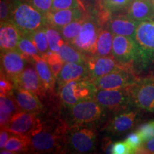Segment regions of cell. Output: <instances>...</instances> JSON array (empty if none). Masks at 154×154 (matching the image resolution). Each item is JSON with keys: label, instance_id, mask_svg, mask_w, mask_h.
Here are the masks:
<instances>
[{"label": "cell", "instance_id": "1", "mask_svg": "<svg viewBox=\"0 0 154 154\" xmlns=\"http://www.w3.org/2000/svg\"><path fill=\"white\" fill-rule=\"evenodd\" d=\"M10 22L22 35L29 36L47 25L46 15L22 0H12Z\"/></svg>", "mask_w": 154, "mask_h": 154}, {"label": "cell", "instance_id": "2", "mask_svg": "<svg viewBox=\"0 0 154 154\" xmlns=\"http://www.w3.org/2000/svg\"><path fill=\"white\" fill-rule=\"evenodd\" d=\"M29 138V150L34 153H48L60 149L63 141L62 129L58 131L38 121L27 135Z\"/></svg>", "mask_w": 154, "mask_h": 154}, {"label": "cell", "instance_id": "3", "mask_svg": "<svg viewBox=\"0 0 154 154\" xmlns=\"http://www.w3.org/2000/svg\"><path fill=\"white\" fill-rule=\"evenodd\" d=\"M134 41L136 61L143 67L154 66V19L140 22Z\"/></svg>", "mask_w": 154, "mask_h": 154}, {"label": "cell", "instance_id": "4", "mask_svg": "<svg viewBox=\"0 0 154 154\" xmlns=\"http://www.w3.org/2000/svg\"><path fill=\"white\" fill-rule=\"evenodd\" d=\"M59 91L63 104L70 108L82 100L94 99L97 88L90 79L84 78L66 83Z\"/></svg>", "mask_w": 154, "mask_h": 154}, {"label": "cell", "instance_id": "5", "mask_svg": "<svg viewBox=\"0 0 154 154\" xmlns=\"http://www.w3.org/2000/svg\"><path fill=\"white\" fill-rule=\"evenodd\" d=\"M69 109L73 127L92 124L105 115V109L94 99L82 100Z\"/></svg>", "mask_w": 154, "mask_h": 154}, {"label": "cell", "instance_id": "6", "mask_svg": "<svg viewBox=\"0 0 154 154\" xmlns=\"http://www.w3.org/2000/svg\"><path fill=\"white\" fill-rule=\"evenodd\" d=\"M99 25V22L94 18L86 17L79 35L69 44L87 57L95 56L98 36L101 30Z\"/></svg>", "mask_w": 154, "mask_h": 154}, {"label": "cell", "instance_id": "7", "mask_svg": "<svg viewBox=\"0 0 154 154\" xmlns=\"http://www.w3.org/2000/svg\"><path fill=\"white\" fill-rule=\"evenodd\" d=\"M94 99L105 109L116 113L127 110L133 105L131 87L120 89H97Z\"/></svg>", "mask_w": 154, "mask_h": 154}, {"label": "cell", "instance_id": "8", "mask_svg": "<svg viewBox=\"0 0 154 154\" xmlns=\"http://www.w3.org/2000/svg\"><path fill=\"white\" fill-rule=\"evenodd\" d=\"M131 94L134 106L154 113V75L139 79L131 86Z\"/></svg>", "mask_w": 154, "mask_h": 154}, {"label": "cell", "instance_id": "9", "mask_svg": "<svg viewBox=\"0 0 154 154\" xmlns=\"http://www.w3.org/2000/svg\"><path fill=\"white\" fill-rule=\"evenodd\" d=\"M138 79L132 69H122L91 80L97 89H120L131 87Z\"/></svg>", "mask_w": 154, "mask_h": 154}, {"label": "cell", "instance_id": "10", "mask_svg": "<svg viewBox=\"0 0 154 154\" xmlns=\"http://www.w3.org/2000/svg\"><path fill=\"white\" fill-rule=\"evenodd\" d=\"M68 142L76 153H90L95 149L96 133L92 128L84 126H74L69 133Z\"/></svg>", "mask_w": 154, "mask_h": 154}, {"label": "cell", "instance_id": "11", "mask_svg": "<svg viewBox=\"0 0 154 154\" xmlns=\"http://www.w3.org/2000/svg\"><path fill=\"white\" fill-rule=\"evenodd\" d=\"M86 65L88 69L89 79L93 80L99 78L115 70L122 69H132V65L123 64L116 60L113 56L99 57L92 56L88 57Z\"/></svg>", "mask_w": 154, "mask_h": 154}, {"label": "cell", "instance_id": "12", "mask_svg": "<svg viewBox=\"0 0 154 154\" xmlns=\"http://www.w3.org/2000/svg\"><path fill=\"white\" fill-rule=\"evenodd\" d=\"M112 56L125 65H133L136 61V48L134 39L130 36L114 35Z\"/></svg>", "mask_w": 154, "mask_h": 154}, {"label": "cell", "instance_id": "13", "mask_svg": "<svg viewBox=\"0 0 154 154\" xmlns=\"http://www.w3.org/2000/svg\"><path fill=\"white\" fill-rule=\"evenodd\" d=\"M24 60L17 50L2 51L1 52V73L14 82L24 70Z\"/></svg>", "mask_w": 154, "mask_h": 154}, {"label": "cell", "instance_id": "14", "mask_svg": "<svg viewBox=\"0 0 154 154\" xmlns=\"http://www.w3.org/2000/svg\"><path fill=\"white\" fill-rule=\"evenodd\" d=\"M139 118V113L136 110L119 111L109 121L106 129L114 135L124 134L134 128Z\"/></svg>", "mask_w": 154, "mask_h": 154}, {"label": "cell", "instance_id": "15", "mask_svg": "<svg viewBox=\"0 0 154 154\" xmlns=\"http://www.w3.org/2000/svg\"><path fill=\"white\" fill-rule=\"evenodd\" d=\"M14 83L15 87L35 94L38 97H43L47 91L34 66L25 68Z\"/></svg>", "mask_w": 154, "mask_h": 154}, {"label": "cell", "instance_id": "16", "mask_svg": "<svg viewBox=\"0 0 154 154\" xmlns=\"http://www.w3.org/2000/svg\"><path fill=\"white\" fill-rule=\"evenodd\" d=\"M39 121L36 114L24 111H19L11 117L9 122L3 129L11 134L27 136Z\"/></svg>", "mask_w": 154, "mask_h": 154}, {"label": "cell", "instance_id": "17", "mask_svg": "<svg viewBox=\"0 0 154 154\" xmlns=\"http://www.w3.org/2000/svg\"><path fill=\"white\" fill-rule=\"evenodd\" d=\"M83 17H84V14L81 7L55 11L51 10L46 14L47 25L59 30L73 21L80 19Z\"/></svg>", "mask_w": 154, "mask_h": 154}, {"label": "cell", "instance_id": "18", "mask_svg": "<svg viewBox=\"0 0 154 154\" xmlns=\"http://www.w3.org/2000/svg\"><path fill=\"white\" fill-rule=\"evenodd\" d=\"M138 24L139 22L133 20L126 15H119L109 17L106 28L113 35L130 36L134 38Z\"/></svg>", "mask_w": 154, "mask_h": 154}, {"label": "cell", "instance_id": "19", "mask_svg": "<svg viewBox=\"0 0 154 154\" xmlns=\"http://www.w3.org/2000/svg\"><path fill=\"white\" fill-rule=\"evenodd\" d=\"M12 96L22 111L37 115L43 111V105L35 94L15 87Z\"/></svg>", "mask_w": 154, "mask_h": 154}, {"label": "cell", "instance_id": "20", "mask_svg": "<svg viewBox=\"0 0 154 154\" xmlns=\"http://www.w3.org/2000/svg\"><path fill=\"white\" fill-rule=\"evenodd\" d=\"M89 78L88 69L86 63H64L57 78L58 88L71 81Z\"/></svg>", "mask_w": 154, "mask_h": 154}, {"label": "cell", "instance_id": "21", "mask_svg": "<svg viewBox=\"0 0 154 154\" xmlns=\"http://www.w3.org/2000/svg\"><path fill=\"white\" fill-rule=\"evenodd\" d=\"M22 33L11 22L1 23L0 26V47L1 52L17 50Z\"/></svg>", "mask_w": 154, "mask_h": 154}, {"label": "cell", "instance_id": "22", "mask_svg": "<svg viewBox=\"0 0 154 154\" xmlns=\"http://www.w3.org/2000/svg\"><path fill=\"white\" fill-rule=\"evenodd\" d=\"M126 15L139 22L154 19V6L151 0H133L126 9Z\"/></svg>", "mask_w": 154, "mask_h": 154}, {"label": "cell", "instance_id": "23", "mask_svg": "<svg viewBox=\"0 0 154 154\" xmlns=\"http://www.w3.org/2000/svg\"><path fill=\"white\" fill-rule=\"evenodd\" d=\"M34 63L44 87L47 91H53L57 79L47 61L44 57H38L34 61Z\"/></svg>", "mask_w": 154, "mask_h": 154}, {"label": "cell", "instance_id": "24", "mask_svg": "<svg viewBox=\"0 0 154 154\" xmlns=\"http://www.w3.org/2000/svg\"><path fill=\"white\" fill-rule=\"evenodd\" d=\"M22 111L19 109L12 95L0 96V124L4 128L9 122L11 117Z\"/></svg>", "mask_w": 154, "mask_h": 154}, {"label": "cell", "instance_id": "25", "mask_svg": "<svg viewBox=\"0 0 154 154\" xmlns=\"http://www.w3.org/2000/svg\"><path fill=\"white\" fill-rule=\"evenodd\" d=\"M114 35L108 29L100 30L97 41V49L95 56H112V48Z\"/></svg>", "mask_w": 154, "mask_h": 154}, {"label": "cell", "instance_id": "26", "mask_svg": "<svg viewBox=\"0 0 154 154\" xmlns=\"http://www.w3.org/2000/svg\"><path fill=\"white\" fill-rule=\"evenodd\" d=\"M58 54L65 63L72 62L84 63L86 62L88 59L86 56L68 42H65L63 44Z\"/></svg>", "mask_w": 154, "mask_h": 154}, {"label": "cell", "instance_id": "27", "mask_svg": "<svg viewBox=\"0 0 154 154\" xmlns=\"http://www.w3.org/2000/svg\"><path fill=\"white\" fill-rule=\"evenodd\" d=\"M17 51L22 54L26 60H30L32 62L38 57H42L39 51L28 36L22 35L18 44Z\"/></svg>", "mask_w": 154, "mask_h": 154}, {"label": "cell", "instance_id": "28", "mask_svg": "<svg viewBox=\"0 0 154 154\" xmlns=\"http://www.w3.org/2000/svg\"><path fill=\"white\" fill-rule=\"evenodd\" d=\"M30 140L27 136L11 134L4 149L8 150L13 153H19L29 150Z\"/></svg>", "mask_w": 154, "mask_h": 154}, {"label": "cell", "instance_id": "29", "mask_svg": "<svg viewBox=\"0 0 154 154\" xmlns=\"http://www.w3.org/2000/svg\"><path fill=\"white\" fill-rule=\"evenodd\" d=\"M37 48L42 57L47 55L50 51L48 43L46 26L40 29L28 36Z\"/></svg>", "mask_w": 154, "mask_h": 154}, {"label": "cell", "instance_id": "30", "mask_svg": "<svg viewBox=\"0 0 154 154\" xmlns=\"http://www.w3.org/2000/svg\"><path fill=\"white\" fill-rule=\"evenodd\" d=\"M46 32H47L49 47L51 51L59 53L61 47L65 43L62 34L61 32L53 26L47 25L46 26Z\"/></svg>", "mask_w": 154, "mask_h": 154}, {"label": "cell", "instance_id": "31", "mask_svg": "<svg viewBox=\"0 0 154 154\" xmlns=\"http://www.w3.org/2000/svg\"><path fill=\"white\" fill-rule=\"evenodd\" d=\"M85 17L77 20L73 21L72 22L69 23L63 28H61L60 30L62 36L64 39V41L68 43H71L73 40L75 39L77 37V36L79 34L81 29H82L83 22H84Z\"/></svg>", "mask_w": 154, "mask_h": 154}, {"label": "cell", "instance_id": "32", "mask_svg": "<svg viewBox=\"0 0 154 154\" xmlns=\"http://www.w3.org/2000/svg\"><path fill=\"white\" fill-rule=\"evenodd\" d=\"M133 0H101L100 5L103 11L109 14L126 9Z\"/></svg>", "mask_w": 154, "mask_h": 154}, {"label": "cell", "instance_id": "33", "mask_svg": "<svg viewBox=\"0 0 154 154\" xmlns=\"http://www.w3.org/2000/svg\"><path fill=\"white\" fill-rule=\"evenodd\" d=\"M44 58L47 61L51 72H52L56 79H57L58 75L61 72L65 62L62 60V59H61L59 54L53 52V51H51L47 55L44 56Z\"/></svg>", "mask_w": 154, "mask_h": 154}, {"label": "cell", "instance_id": "34", "mask_svg": "<svg viewBox=\"0 0 154 154\" xmlns=\"http://www.w3.org/2000/svg\"><path fill=\"white\" fill-rule=\"evenodd\" d=\"M138 134L144 142L154 138V120L147 121L138 127L137 131Z\"/></svg>", "mask_w": 154, "mask_h": 154}, {"label": "cell", "instance_id": "35", "mask_svg": "<svg viewBox=\"0 0 154 154\" xmlns=\"http://www.w3.org/2000/svg\"><path fill=\"white\" fill-rule=\"evenodd\" d=\"M79 0H53L51 10H61V9L80 8Z\"/></svg>", "mask_w": 154, "mask_h": 154}, {"label": "cell", "instance_id": "36", "mask_svg": "<svg viewBox=\"0 0 154 154\" xmlns=\"http://www.w3.org/2000/svg\"><path fill=\"white\" fill-rule=\"evenodd\" d=\"M126 143L129 146L132 153H136L138 150L143 145V141L137 131L131 133L125 139Z\"/></svg>", "mask_w": 154, "mask_h": 154}, {"label": "cell", "instance_id": "37", "mask_svg": "<svg viewBox=\"0 0 154 154\" xmlns=\"http://www.w3.org/2000/svg\"><path fill=\"white\" fill-rule=\"evenodd\" d=\"M15 88L14 83L10 79L1 73L0 79V94L1 96L12 95Z\"/></svg>", "mask_w": 154, "mask_h": 154}, {"label": "cell", "instance_id": "38", "mask_svg": "<svg viewBox=\"0 0 154 154\" xmlns=\"http://www.w3.org/2000/svg\"><path fill=\"white\" fill-rule=\"evenodd\" d=\"M11 9H12V0H1L0 1L1 23L10 22Z\"/></svg>", "mask_w": 154, "mask_h": 154}, {"label": "cell", "instance_id": "39", "mask_svg": "<svg viewBox=\"0 0 154 154\" xmlns=\"http://www.w3.org/2000/svg\"><path fill=\"white\" fill-rule=\"evenodd\" d=\"M27 2L46 15L51 10L53 0H27Z\"/></svg>", "mask_w": 154, "mask_h": 154}, {"label": "cell", "instance_id": "40", "mask_svg": "<svg viewBox=\"0 0 154 154\" xmlns=\"http://www.w3.org/2000/svg\"><path fill=\"white\" fill-rule=\"evenodd\" d=\"M111 153L113 154H130L132 153L129 146L126 141H118L113 143L111 148Z\"/></svg>", "mask_w": 154, "mask_h": 154}, {"label": "cell", "instance_id": "41", "mask_svg": "<svg viewBox=\"0 0 154 154\" xmlns=\"http://www.w3.org/2000/svg\"><path fill=\"white\" fill-rule=\"evenodd\" d=\"M136 153H154V138L144 142Z\"/></svg>", "mask_w": 154, "mask_h": 154}, {"label": "cell", "instance_id": "42", "mask_svg": "<svg viewBox=\"0 0 154 154\" xmlns=\"http://www.w3.org/2000/svg\"><path fill=\"white\" fill-rule=\"evenodd\" d=\"M11 135V133L5 129H3V128H1V132H0V149H4Z\"/></svg>", "mask_w": 154, "mask_h": 154}, {"label": "cell", "instance_id": "43", "mask_svg": "<svg viewBox=\"0 0 154 154\" xmlns=\"http://www.w3.org/2000/svg\"><path fill=\"white\" fill-rule=\"evenodd\" d=\"M151 2L153 3V6H154V0H151Z\"/></svg>", "mask_w": 154, "mask_h": 154}]
</instances>
